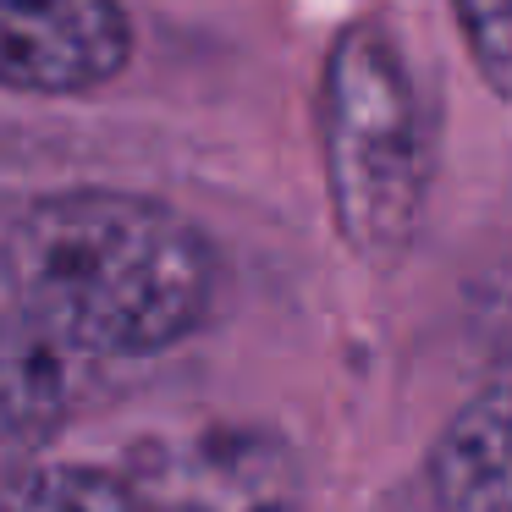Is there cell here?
I'll list each match as a JSON object with an SVG mask.
<instances>
[{
	"label": "cell",
	"instance_id": "cell-6",
	"mask_svg": "<svg viewBox=\"0 0 512 512\" xmlns=\"http://www.w3.org/2000/svg\"><path fill=\"white\" fill-rule=\"evenodd\" d=\"M441 512H512V380H496L452 413L430 452Z\"/></svg>",
	"mask_w": 512,
	"mask_h": 512
},
{
	"label": "cell",
	"instance_id": "cell-5",
	"mask_svg": "<svg viewBox=\"0 0 512 512\" xmlns=\"http://www.w3.org/2000/svg\"><path fill=\"white\" fill-rule=\"evenodd\" d=\"M72 408V353L12 314L0 320V479L34 468Z\"/></svg>",
	"mask_w": 512,
	"mask_h": 512
},
{
	"label": "cell",
	"instance_id": "cell-3",
	"mask_svg": "<svg viewBox=\"0 0 512 512\" xmlns=\"http://www.w3.org/2000/svg\"><path fill=\"white\" fill-rule=\"evenodd\" d=\"M138 512H303L292 446L259 424H204L155 435L122 457Z\"/></svg>",
	"mask_w": 512,
	"mask_h": 512
},
{
	"label": "cell",
	"instance_id": "cell-1",
	"mask_svg": "<svg viewBox=\"0 0 512 512\" xmlns=\"http://www.w3.org/2000/svg\"><path fill=\"white\" fill-rule=\"evenodd\" d=\"M0 270L34 331L78 358H149L177 347L215 298L204 232L138 193H50L6 232Z\"/></svg>",
	"mask_w": 512,
	"mask_h": 512
},
{
	"label": "cell",
	"instance_id": "cell-4",
	"mask_svg": "<svg viewBox=\"0 0 512 512\" xmlns=\"http://www.w3.org/2000/svg\"><path fill=\"white\" fill-rule=\"evenodd\" d=\"M133 56L122 0H0V89L89 94Z\"/></svg>",
	"mask_w": 512,
	"mask_h": 512
},
{
	"label": "cell",
	"instance_id": "cell-2",
	"mask_svg": "<svg viewBox=\"0 0 512 512\" xmlns=\"http://www.w3.org/2000/svg\"><path fill=\"white\" fill-rule=\"evenodd\" d=\"M320 171L353 259L397 265L430 199V133L397 39L375 17L336 28L320 61Z\"/></svg>",
	"mask_w": 512,
	"mask_h": 512
},
{
	"label": "cell",
	"instance_id": "cell-7",
	"mask_svg": "<svg viewBox=\"0 0 512 512\" xmlns=\"http://www.w3.org/2000/svg\"><path fill=\"white\" fill-rule=\"evenodd\" d=\"M0 512H138L116 468H23L0 479Z\"/></svg>",
	"mask_w": 512,
	"mask_h": 512
},
{
	"label": "cell",
	"instance_id": "cell-8",
	"mask_svg": "<svg viewBox=\"0 0 512 512\" xmlns=\"http://www.w3.org/2000/svg\"><path fill=\"white\" fill-rule=\"evenodd\" d=\"M452 17L485 89L512 105V0H452Z\"/></svg>",
	"mask_w": 512,
	"mask_h": 512
}]
</instances>
